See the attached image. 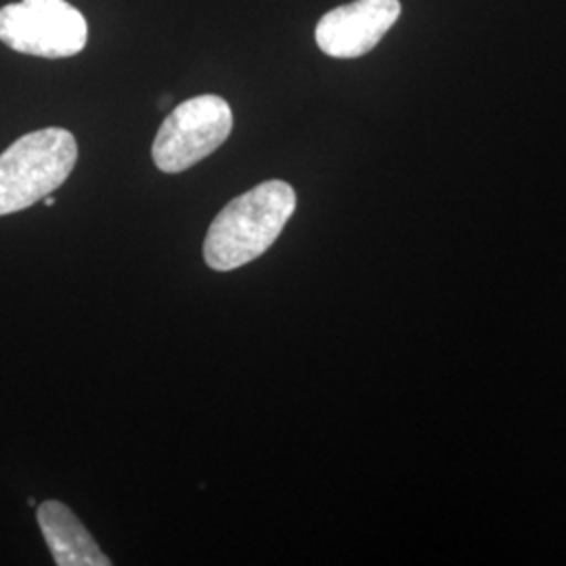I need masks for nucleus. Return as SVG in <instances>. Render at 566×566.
Wrapping results in <instances>:
<instances>
[{
  "mask_svg": "<svg viewBox=\"0 0 566 566\" xmlns=\"http://www.w3.org/2000/svg\"><path fill=\"white\" fill-rule=\"evenodd\" d=\"M296 210V193L283 181H264L231 200L210 224L203 259L214 271L256 261L275 243Z\"/></svg>",
  "mask_w": 566,
  "mask_h": 566,
  "instance_id": "obj_1",
  "label": "nucleus"
},
{
  "mask_svg": "<svg viewBox=\"0 0 566 566\" xmlns=\"http://www.w3.org/2000/svg\"><path fill=\"white\" fill-rule=\"evenodd\" d=\"M78 160V143L60 126L23 135L0 154V217L25 210L60 189Z\"/></svg>",
  "mask_w": 566,
  "mask_h": 566,
  "instance_id": "obj_2",
  "label": "nucleus"
},
{
  "mask_svg": "<svg viewBox=\"0 0 566 566\" xmlns=\"http://www.w3.org/2000/svg\"><path fill=\"white\" fill-rule=\"evenodd\" d=\"M86 39L84 15L65 0H21L0 9V42L23 55L74 57Z\"/></svg>",
  "mask_w": 566,
  "mask_h": 566,
  "instance_id": "obj_3",
  "label": "nucleus"
},
{
  "mask_svg": "<svg viewBox=\"0 0 566 566\" xmlns=\"http://www.w3.org/2000/svg\"><path fill=\"white\" fill-rule=\"evenodd\" d=\"M231 130L233 112L223 97L187 99L166 116L151 145V158L163 172L177 175L217 151Z\"/></svg>",
  "mask_w": 566,
  "mask_h": 566,
  "instance_id": "obj_4",
  "label": "nucleus"
},
{
  "mask_svg": "<svg viewBox=\"0 0 566 566\" xmlns=\"http://www.w3.org/2000/svg\"><path fill=\"white\" fill-rule=\"evenodd\" d=\"M401 15L399 0H353L317 23L315 41L325 55L355 60L374 51Z\"/></svg>",
  "mask_w": 566,
  "mask_h": 566,
  "instance_id": "obj_5",
  "label": "nucleus"
},
{
  "mask_svg": "<svg viewBox=\"0 0 566 566\" xmlns=\"http://www.w3.org/2000/svg\"><path fill=\"white\" fill-rule=\"evenodd\" d=\"M42 537L60 566H109L112 560L103 554L93 535L81 518L61 502H44L36 510Z\"/></svg>",
  "mask_w": 566,
  "mask_h": 566,
  "instance_id": "obj_6",
  "label": "nucleus"
},
{
  "mask_svg": "<svg viewBox=\"0 0 566 566\" xmlns=\"http://www.w3.org/2000/svg\"><path fill=\"white\" fill-rule=\"evenodd\" d=\"M44 203H46V206H53V203H55V198H53V196H46V198H44Z\"/></svg>",
  "mask_w": 566,
  "mask_h": 566,
  "instance_id": "obj_7",
  "label": "nucleus"
}]
</instances>
